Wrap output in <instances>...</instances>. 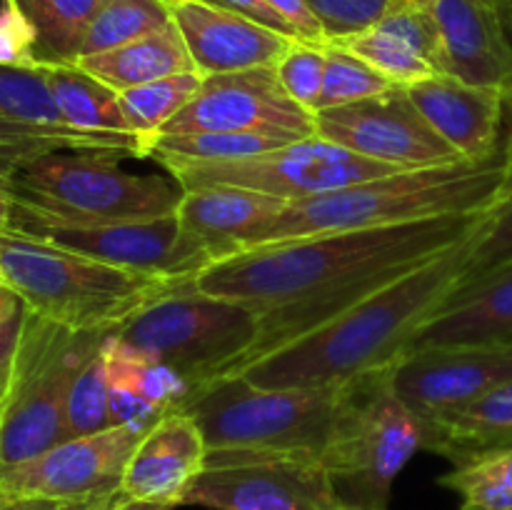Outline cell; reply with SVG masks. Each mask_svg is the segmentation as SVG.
<instances>
[{
	"label": "cell",
	"mask_w": 512,
	"mask_h": 510,
	"mask_svg": "<svg viewBox=\"0 0 512 510\" xmlns=\"http://www.w3.org/2000/svg\"><path fill=\"white\" fill-rule=\"evenodd\" d=\"M485 215L488 210L250 248L203 270L195 288L235 300L258 315L260 335L235 370L240 373L253 360L328 323L390 280L443 253L473 233Z\"/></svg>",
	"instance_id": "6da1fadb"
},
{
	"label": "cell",
	"mask_w": 512,
	"mask_h": 510,
	"mask_svg": "<svg viewBox=\"0 0 512 510\" xmlns=\"http://www.w3.org/2000/svg\"><path fill=\"white\" fill-rule=\"evenodd\" d=\"M483 223L443 253L235 375L260 388H325L393 368L410 350L418 330L460 283Z\"/></svg>",
	"instance_id": "7a4b0ae2"
},
{
	"label": "cell",
	"mask_w": 512,
	"mask_h": 510,
	"mask_svg": "<svg viewBox=\"0 0 512 510\" xmlns=\"http://www.w3.org/2000/svg\"><path fill=\"white\" fill-rule=\"evenodd\" d=\"M505 185H508V173H505L503 153L488 163L398 170L315 198L288 203L283 215L270 223L250 248L290 243L310 235L343 233V230L485 213L500 203Z\"/></svg>",
	"instance_id": "3957f363"
},
{
	"label": "cell",
	"mask_w": 512,
	"mask_h": 510,
	"mask_svg": "<svg viewBox=\"0 0 512 510\" xmlns=\"http://www.w3.org/2000/svg\"><path fill=\"white\" fill-rule=\"evenodd\" d=\"M0 275L33 313L70 330L100 333H115L155 300L188 285L115 268L15 230L0 233Z\"/></svg>",
	"instance_id": "277c9868"
},
{
	"label": "cell",
	"mask_w": 512,
	"mask_h": 510,
	"mask_svg": "<svg viewBox=\"0 0 512 510\" xmlns=\"http://www.w3.org/2000/svg\"><path fill=\"white\" fill-rule=\"evenodd\" d=\"M353 385L260 388L243 375H225L195 390L180 410L198 420L208 453L323 458Z\"/></svg>",
	"instance_id": "5b68a950"
},
{
	"label": "cell",
	"mask_w": 512,
	"mask_h": 510,
	"mask_svg": "<svg viewBox=\"0 0 512 510\" xmlns=\"http://www.w3.org/2000/svg\"><path fill=\"white\" fill-rule=\"evenodd\" d=\"M108 335L70 330L25 310L13 373L0 405V470L68 440L70 385Z\"/></svg>",
	"instance_id": "8992f818"
},
{
	"label": "cell",
	"mask_w": 512,
	"mask_h": 510,
	"mask_svg": "<svg viewBox=\"0 0 512 510\" xmlns=\"http://www.w3.org/2000/svg\"><path fill=\"white\" fill-rule=\"evenodd\" d=\"M425 450V423L393 383V368L355 380L320 463L353 508L388 510L405 465Z\"/></svg>",
	"instance_id": "52a82bcc"
},
{
	"label": "cell",
	"mask_w": 512,
	"mask_h": 510,
	"mask_svg": "<svg viewBox=\"0 0 512 510\" xmlns=\"http://www.w3.org/2000/svg\"><path fill=\"white\" fill-rule=\"evenodd\" d=\"M118 155L60 150L20 168L5 183L15 203L73 223L155 220L178 210L173 178L125 170Z\"/></svg>",
	"instance_id": "ba28073f"
},
{
	"label": "cell",
	"mask_w": 512,
	"mask_h": 510,
	"mask_svg": "<svg viewBox=\"0 0 512 510\" xmlns=\"http://www.w3.org/2000/svg\"><path fill=\"white\" fill-rule=\"evenodd\" d=\"M115 335L175 370L193 395L243 365L260 335V320L245 305L188 283L140 310Z\"/></svg>",
	"instance_id": "9c48e42d"
},
{
	"label": "cell",
	"mask_w": 512,
	"mask_h": 510,
	"mask_svg": "<svg viewBox=\"0 0 512 510\" xmlns=\"http://www.w3.org/2000/svg\"><path fill=\"white\" fill-rule=\"evenodd\" d=\"M158 163L183 190L205 188V185H235V188L273 195L285 203H298V200L348 188L363 180L398 173L393 165L375 163L363 155L338 148L318 135L238 160L198 163V160L168 158Z\"/></svg>",
	"instance_id": "30bf717a"
},
{
	"label": "cell",
	"mask_w": 512,
	"mask_h": 510,
	"mask_svg": "<svg viewBox=\"0 0 512 510\" xmlns=\"http://www.w3.org/2000/svg\"><path fill=\"white\" fill-rule=\"evenodd\" d=\"M15 233L88 255L100 263L155 278L190 283L213 265L208 250L183 230L178 215L120 223H73L50 218L13 200Z\"/></svg>",
	"instance_id": "8fae6325"
},
{
	"label": "cell",
	"mask_w": 512,
	"mask_h": 510,
	"mask_svg": "<svg viewBox=\"0 0 512 510\" xmlns=\"http://www.w3.org/2000/svg\"><path fill=\"white\" fill-rule=\"evenodd\" d=\"M180 505L210 510H343L320 458L288 453H208Z\"/></svg>",
	"instance_id": "7c38bea8"
},
{
	"label": "cell",
	"mask_w": 512,
	"mask_h": 510,
	"mask_svg": "<svg viewBox=\"0 0 512 510\" xmlns=\"http://www.w3.org/2000/svg\"><path fill=\"white\" fill-rule=\"evenodd\" d=\"M315 135L398 170L468 163L435 133L403 85L373 98L318 110Z\"/></svg>",
	"instance_id": "4fadbf2b"
},
{
	"label": "cell",
	"mask_w": 512,
	"mask_h": 510,
	"mask_svg": "<svg viewBox=\"0 0 512 510\" xmlns=\"http://www.w3.org/2000/svg\"><path fill=\"white\" fill-rule=\"evenodd\" d=\"M255 133L295 143L315 138V113L295 103L275 68L205 75L195 98L160 135Z\"/></svg>",
	"instance_id": "5bb4252c"
},
{
	"label": "cell",
	"mask_w": 512,
	"mask_h": 510,
	"mask_svg": "<svg viewBox=\"0 0 512 510\" xmlns=\"http://www.w3.org/2000/svg\"><path fill=\"white\" fill-rule=\"evenodd\" d=\"M60 150L145 158L143 145L73 128L60 113L43 68L0 65V185L20 168Z\"/></svg>",
	"instance_id": "9a60e30c"
},
{
	"label": "cell",
	"mask_w": 512,
	"mask_h": 510,
	"mask_svg": "<svg viewBox=\"0 0 512 510\" xmlns=\"http://www.w3.org/2000/svg\"><path fill=\"white\" fill-rule=\"evenodd\" d=\"M150 425H113L68 438L45 453L0 470V493L50 503H90L120 493L125 465Z\"/></svg>",
	"instance_id": "2e32d148"
},
{
	"label": "cell",
	"mask_w": 512,
	"mask_h": 510,
	"mask_svg": "<svg viewBox=\"0 0 512 510\" xmlns=\"http://www.w3.org/2000/svg\"><path fill=\"white\" fill-rule=\"evenodd\" d=\"M512 380V343L408 350L393 365L400 398L423 423L438 420Z\"/></svg>",
	"instance_id": "e0dca14e"
},
{
	"label": "cell",
	"mask_w": 512,
	"mask_h": 510,
	"mask_svg": "<svg viewBox=\"0 0 512 510\" xmlns=\"http://www.w3.org/2000/svg\"><path fill=\"white\" fill-rule=\"evenodd\" d=\"M440 40V75L512 93V28L505 0H423Z\"/></svg>",
	"instance_id": "ac0fdd59"
},
{
	"label": "cell",
	"mask_w": 512,
	"mask_h": 510,
	"mask_svg": "<svg viewBox=\"0 0 512 510\" xmlns=\"http://www.w3.org/2000/svg\"><path fill=\"white\" fill-rule=\"evenodd\" d=\"M170 15L200 75L275 68L295 38L203 0H173Z\"/></svg>",
	"instance_id": "d6986e66"
},
{
	"label": "cell",
	"mask_w": 512,
	"mask_h": 510,
	"mask_svg": "<svg viewBox=\"0 0 512 510\" xmlns=\"http://www.w3.org/2000/svg\"><path fill=\"white\" fill-rule=\"evenodd\" d=\"M205 460L208 443L198 420L185 410H170L135 445L120 480V495L178 508L205 470Z\"/></svg>",
	"instance_id": "ffe728a7"
},
{
	"label": "cell",
	"mask_w": 512,
	"mask_h": 510,
	"mask_svg": "<svg viewBox=\"0 0 512 510\" xmlns=\"http://www.w3.org/2000/svg\"><path fill=\"white\" fill-rule=\"evenodd\" d=\"M408 95L435 133L468 163L498 158L508 98L500 90L433 75L408 85Z\"/></svg>",
	"instance_id": "44dd1931"
},
{
	"label": "cell",
	"mask_w": 512,
	"mask_h": 510,
	"mask_svg": "<svg viewBox=\"0 0 512 510\" xmlns=\"http://www.w3.org/2000/svg\"><path fill=\"white\" fill-rule=\"evenodd\" d=\"M328 43L343 45L403 88L440 75L438 28L423 0H393L368 30Z\"/></svg>",
	"instance_id": "7402d4cb"
},
{
	"label": "cell",
	"mask_w": 512,
	"mask_h": 510,
	"mask_svg": "<svg viewBox=\"0 0 512 510\" xmlns=\"http://www.w3.org/2000/svg\"><path fill=\"white\" fill-rule=\"evenodd\" d=\"M285 208L288 203L273 195L235 185H205L183 190L175 215L185 233L193 235L218 263L248 250Z\"/></svg>",
	"instance_id": "603a6c76"
},
{
	"label": "cell",
	"mask_w": 512,
	"mask_h": 510,
	"mask_svg": "<svg viewBox=\"0 0 512 510\" xmlns=\"http://www.w3.org/2000/svg\"><path fill=\"white\" fill-rule=\"evenodd\" d=\"M512 343V260L450 290L410 350Z\"/></svg>",
	"instance_id": "cb8c5ba5"
},
{
	"label": "cell",
	"mask_w": 512,
	"mask_h": 510,
	"mask_svg": "<svg viewBox=\"0 0 512 510\" xmlns=\"http://www.w3.org/2000/svg\"><path fill=\"white\" fill-rule=\"evenodd\" d=\"M108 370L110 423L153 425L170 410H180L190 398V385L168 365L140 353L110 333L100 348Z\"/></svg>",
	"instance_id": "d4e9b609"
},
{
	"label": "cell",
	"mask_w": 512,
	"mask_h": 510,
	"mask_svg": "<svg viewBox=\"0 0 512 510\" xmlns=\"http://www.w3.org/2000/svg\"><path fill=\"white\" fill-rule=\"evenodd\" d=\"M425 450L450 460L455 468L512 453V380L425 423Z\"/></svg>",
	"instance_id": "484cf974"
},
{
	"label": "cell",
	"mask_w": 512,
	"mask_h": 510,
	"mask_svg": "<svg viewBox=\"0 0 512 510\" xmlns=\"http://www.w3.org/2000/svg\"><path fill=\"white\" fill-rule=\"evenodd\" d=\"M75 63L115 93L195 70L188 45L175 23L105 53L83 55Z\"/></svg>",
	"instance_id": "4316f807"
},
{
	"label": "cell",
	"mask_w": 512,
	"mask_h": 510,
	"mask_svg": "<svg viewBox=\"0 0 512 510\" xmlns=\"http://www.w3.org/2000/svg\"><path fill=\"white\" fill-rule=\"evenodd\" d=\"M60 113L73 128L108 138L133 140L143 145L148 158L150 145L130 130L120 98L113 88L85 73L78 63H40Z\"/></svg>",
	"instance_id": "83f0119b"
},
{
	"label": "cell",
	"mask_w": 512,
	"mask_h": 510,
	"mask_svg": "<svg viewBox=\"0 0 512 510\" xmlns=\"http://www.w3.org/2000/svg\"><path fill=\"white\" fill-rule=\"evenodd\" d=\"M108 0H33L28 18L38 43V63H75L85 33Z\"/></svg>",
	"instance_id": "f1b7e54d"
},
{
	"label": "cell",
	"mask_w": 512,
	"mask_h": 510,
	"mask_svg": "<svg viewBox=\"0 0 512 510\" xmlns=\"http://www.w3.org/2000/svg\"><path fill=\"white\" fill-rule=\"evenodd\" d=\"M200 83H203V75L193 70V73L170 75V78L153 80V83L118 93L120 108H123L130 130L148 145L153 143L163 133L165 125L195 98Z\"/></svg>",
	"instance_id": "f546056e"
},
{
	"label": "cell",
	"mask_w": 512,
	"mask_h": 510,
	"mask_svg": "<svg viewBox=\"0 0 512 510\" xmlns=\"http://www.w3.org/2000/svg\"><path fill=\"white\" fill-rule=\"evenodd\" d=\"M173 23L168 0H108L85 33L80 55H95Z\"/></svg>",
	"instance_id": "4dcf8cb0"
},
{
	"label": "cell",
	"mask_w": 512,
	"mask_h": 510,
	"mask_svg": "<svg viewBox=\"0 0 512 510\" xmlns=\"http://www.w3.org/2000/svg\"><path fill=\"white\" fill-rule=\"evenodd\" d=\"M285 145L283 140L265 138L255 133H183L158 135L150 143L148 158L158 160L180 158L198 160V163H220V160H238L248 155L265 153L270 148Z\"/></svg>",
	"instance_id": "1f68e13d"
},
{
	"label": "cell",
	"mask_w": 512,
	"mask_h": 510,
	"mask_svg": "<svg viewBox=\"0 0 512 510\" xmlns=\"http://www.w3.org/2000/svg\"><path fill=\"white\" fill-rule=\"evenodd\" d=\"M438 485L460 495V510H512V453L453 468Z\"/></svg>",
	"instance_id": "d6a6232c"
},
{
	"label": "cell",
	"mask_w": 512,
	"mask_h": 510,
	"mask_svg": "<svg viewBox=\"0 0 512 510\" xmlns=\"http://www.w3.org/2000/svg\"><path fill=\"white\" fill-rule=\"evenodd\" d=\"M393 88L385 75L338 43H325V80L320 110L373 98Z\"/></svg>",
	"instance_id": "836d02e7"
},
{
	"label": "cell",
	"mask_w": 512,
	"mask_h": 510,
	"mask_svg": "<svg viewBox=\"0 0 512 510\" xmlns=\"http://www.w3.org/2000/svg\"><path fill=\"white\" fill-rule=\"evenodd\" d=\"M65 425H68V438H80V435H93L105 428H113V423H110L108 370H105L100 350L80 368L73 385H70Z\"/></svg>",
	"instance_id": "e575fe53"
},
{
	"label": "cell",
	"mask_w": 512,
	"mask_h": 510,
	"mask_svg": "<svg viewBox=\"0 0 512 510\" xmlns=\"http://www.w3.org/2000/svg\"><path fill=\"white\" fill-rule=\"evenodd\" d=\"M512 260V183L505 185V193L500 203L485 218L483 228L478 230L473 248H470V258L465 263L463 278L460 283L480 278V275L490 273V270L500 268V265ZM458 283V285H460Z\"/></svg>",
	"instance_id": "d590c367"
},
{
	"label": "cell",
	"mask_w": 512,
	"mask_h": 510,
	"mask_svg": "<svg viewBox=\"0 0 512 510\" xmlns=\"http://www.w3.org/2000/svg\"><path fill=\"white\" fill-rule=\"evenodd\" d=\"M275 75L295 103L318 115L325 80V45L295 40L293 48L275 65Z\"/></svg>",
	"instance_id": "8d00e7d4"
},
{
	"label": "cell",
	"mask_w": 512,
	"mask_h": 510,
	"mask_svg": "<svg viewBox=\"0 0 512 510\" xmlns=\"http://www.w3.org/2000/svg\"><path fill=\"white\" fill-rule=\"evenodd\" d=\"M323 25L328 40L363 33L378 23L393 0H303Z\"/></svg>",
	"instance_id": "74e56055"
},
{
	"label": "cell",
	"mask_w": 512,
	"mask_h": 510,
	"mask_svg": "<svg viewBox=\"0 0 512 510\" xmlns=\"http://www.w3.org/2000/svg\"><path fill=\"white\" fill-rule=\"evenodd\" d=\"M35 43H38V35L28 13L3 0L0 5V65H10V68L38 65Z\"/></svg>",
	"instance_id": "f35d334b"
},
{
	"label": "cell",
	"mask_w": 512,
	"mask_h": 510,
	"mask_svg": "<svg viewBox=\"0 0 512 510\" xmlns=\"http://www.w3.org/2000/svg\"><path fill=\"white\" fill-rule=\"evenodd\" d=\"M25 303L10 285L0 288V405L8 390L10 373H13L15 350H18L20 330L25 320Z\"/></svg>",
	"instance_id": "ab89813d"
},
{
	"label": "cell",
	"mask_w": 512,
	"mask_h": 510,
	"mask_svg": "<svg viewBox=\"0 0 512 510\" xmlns=\"http://www.w3.org/2000/svg\"><path fill=\"white\" fill-rule=\"evenodd\" d=\"M265 3L290 25L295 40L313 45L328 43V35H325L323 25H320V20L315 18L313 10L303 0H265Z\"/></svg>",
	"instance_id": "60d3db41"
},
{
	"label": "cell",
	"mask_w": 512,
	"mask_h": 510,
	"mask_svg": "<svg viewBox=\"0 0 512 510\" xmlns=\"http://www.w3.org/2000/svg\"><path fill=\"white\" fill-rule=\"evenodd\" d=\"M203 3L218 5V8H225V10H233V13L245 15V18L255 20V23L265 25V28H273V30H278V33L295 38L293 30H290V25L285 23V20L280 18V15L275 13V10L270 8L265 0H203Z\"/></svg>",
	"instance_id": "b9f144b4"
},
{
	"label": "cell",
	"mask_w": 512,
	"mask_h": 510,
	"mask_svg": "<svg viewBox=\"0 0 512 510\" xmlns=\"http://www.w3.org/2000/svg\"><path fill=\"white\" fill-rule=\"evenodd\" d=\"M50 500H35V498H8L0 493V510H48Z\"/></svg>",
	"instance_id": "7bdbcfd3"
},
{
	"label": "cell",
	"mask_w": 512,
	"mask_h": 510,
	"mask_svg": "<svg viewBox=\"0 0 512 510\" xmlns=\"http://www.w3.org/2000/svg\"><path fill=\"white\" fill-rule=\"evenodd\" d=\"M10 225H13V198L5 185H0V233H8Z\"/></svg>",
	"instance_id": "ee69618b"
},
{
	"label": "cell",
	"mask_w": 512,
	"mask_h": 510,
	"mask_svg": "<svg viewBox=\"0 0 512 510\" xmlns=\"http://www.w3.org/2000/svg\"><path fill=\"white\" fill-rule=\"evenodd\" d=\"M113 510H175V505L145 503V500H130V498H123V495H120Z\"/></svg>",
	"instance_id": "f6af8a7d"
},
{
	"label": "cell",
	"mask_w": 512,
	"mask_h": 510,
	"mask_svg": "<svg viewBox=\"0 0 512 510\" xmlns=\"http://www.w3.org/2000/svg\"><path fill=\"white\" fill-rule=\"evenodd\" d=\"M508 113H510V130L503 148V160H505V173H508V183H512V93L508 95Z\"/></svg>",
	"instance_id": "bcb514c9"
},
{
	"label": "cell",
	"mask_w": 512,
	"mask_h": 510,
	"mask_svg": "<svg viewBox=\"0 0 512 510\" xmlns=\"http://www.w3.org/2000/svg\"><path fill=\"white\" fill-rule=\"evenodd\" d=\"M120 493H113V495H105V498H98V500H90L88 505H85V510H113L115 503H118Z\"/></svg>",
	"instance_id": "7dc6e473"
},
{
	"label": "cell",
	"mask_w": 512,
	"mask_h": 510,
	"mask_svg": "<svg viewBox=\"0 0 512 510\" xmlns=\"http://www.w3.org/2000/svg\"><path fill=\"white\" fill-rule=\"evenodd\" d=\"M85 505L88 503H55L48 510H85Z\"/></svg>",
	"instance_id": "c3c4849f"
},
{
	"label": "cell",
	"mask_w": 512,
	"mask_h": 510,
	"mask_svg": "<svg viewBox=\"0 0 512 510\" xmlns=\"http://www.w3.org/2000/svg\"><path fill=\"white\" fill-rule=\"evenodd\" d=\"M5 3L15 5V8H20V10H23V13H28L30 3H33V0H5Z\"/></svg>",
	"instance_id": "681fc988"
},
{
	"label": "cell",
	"mask_w": 512,
	"mask_h": 510,
	"mask_svg": "<svg viewBox=\"0 0 512 510\" xmlns=\"http://www.w3.org/2000/svg\"><path fill=\"white\" fill-rule=\"evenodd\" d=\"M343 510H363V508H353V505H345Z\"/></svg>",
	"instance_id": "f907efd6"
},
{
	"label": "cell",
	"mask_w": 512,
	"mask_h": 510,
	"mask_svg": "<svg viewBox=\"0 0 512 510\" xmlns=\"http://www.w3.org/2000/svg\"><path fill=\"white\" fill-rule=\"evenodd\" d=\"M505 5H508V8H510V13H512V0H505Z\"/></svg>",
	"instance_id": "816d5d0a"
},
{
	"label": "cell",
	"mask_w": 512,
	"mask_h": 510,
	"mask_svg": "<svg viewBox=\"0 0 512 510\" xmlns=\"http://www.w3.org/2000/svg\"><path fill=\"white\" fill-rule=\"evenodd\" d=\"M3 285H5V280H3V275H0V288H3Z\"/></svg>",
	"instance_id": "f5cc1de1"
},
{
	"label": "cell",
	"mask_w": 512,
	"mask_h": 510,
	"mask_svg": "<svg viewBox=\"0 0 512 510\" xmlns=\"http://www.w3.org/2000/svg\"><path fill=\"white\" fill-rule=\"evenodd\" d=\"M168 3H173V0H168Z\"/></svg>",
	"instance_id": "db71d44e"
}]
</instances>
